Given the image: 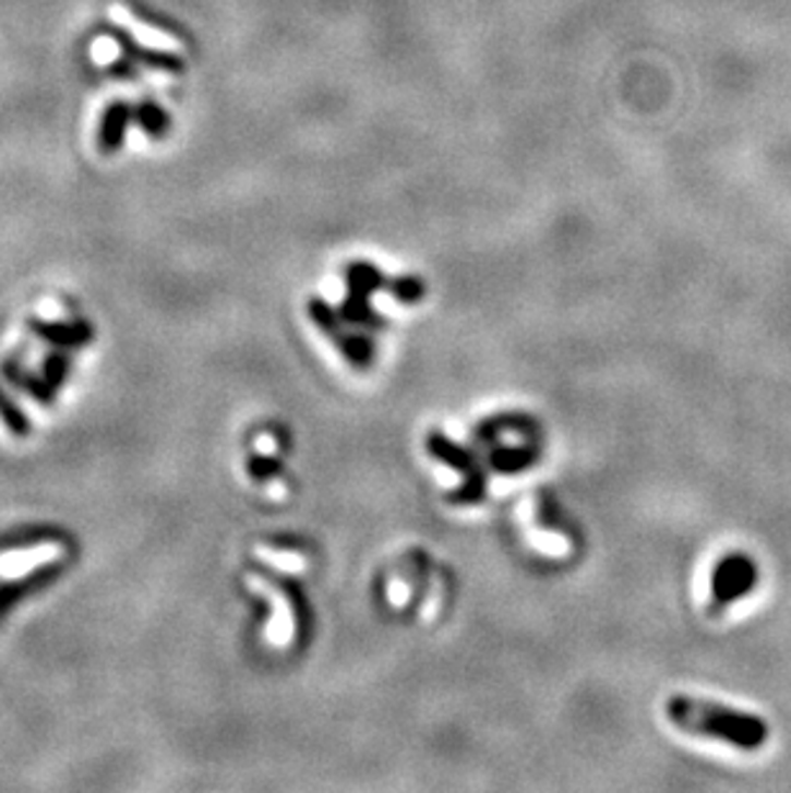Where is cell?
Here are the masks:
<instances>
[{
	"label": "cell",
	"instance_id": "obj_4",
	"mask_svg": "<svg viewBox=\"0 0 791 793\" xmlns=\"http://www.w3.org/2000/svg\"><path fill=\"white\" fill-rule=\"evenodd\" d=\"M136 119H140L142 129L147 131L149 136H155V140H157V136H163L170 127L168 113H165L157 104H152V100H147V104L140 106V111H136Z\"/></svg>",
	"mask_w": 791,
	"mask_h": 793
},
{
	"label": "cell",
	"instance_id": "obj_2",
	"mask_svg": "<svg viewBox=\"0 0 791 793\" xmlns=\"http://www.w3.org/2000/svg\"><path fill=\"white\" fill-rule=\"evenodd\" d=\"M758 570L756 563L745 555H728L722 557L715 567L712 576V601H709V614H722L728 611L732 601H738L740 596L751 593L753 586H756Z\"/></svg>",
	"mask_w": 791,
	"mask_h": 793
},
{
	"label": "cell",
	"instance_id": "obj_3",
	"mask_svg": "<svg viewBox=\"0 0 791 793\" xmlns=\"http://www.w3.org/2000/svg\"><path fill=\"white\" fill-rule=\"evenodd\" d=\"M129 123V108L127 106H113L111 111L106 113L104 121V147L116 149L123 142V131H127Z\"/></svg>",
	"mask_w": 791,
	"mask_h": 793
},
{
	"label": "cell",
	"instance_id": "obj_1",
	"mask_svg": "<svg viewBox=\"0 0 791 793\" xmlns=\"http://www.w3.org/2000/svg\"><path fill=\"white\" fill-rule=\"evenodd\" d=\"M666 717L673 726L688 734H702V737L728 742L738 750L753 753L768 742V724L756 714L720 707L712 701H699V698L673 696L666 704Z\"/></svg>",
	"mask_w": 791,
	"mask_h": 793
},
{
	"label": "cell",
	"instance_id": "obj_5",
	"mask_svg": "<svg viewBox=\"0 0 791 793\" xmlns=\"http://www.w3.org/2000/svg\"><path fill=\"white\" fill-rule=\"evenodd\" d=\"M391 290H394V296L402 298L404 303H414L422 298L424 283L419 278H411V275H406V278H398L394 286H391Z\"/></svg>",
	"mask_w": 791,
	"mask_h": 793
}]
</instances>
